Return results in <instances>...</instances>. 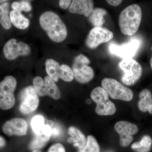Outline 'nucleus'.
Instances as JSON below:
<instances>
[{
    "label": "nucleus",
    "mask_w": 152,
    "mask_h": 152,
    "mask_svg": "<svg viewBox=\"0 0 152 152\" xmlns=\"http://www.w3.org/2000/svg\"><path fill=\"white\" fill-rule=\"evenodd\" d=\"M39 23L49 38L55 42H61L67 36L65 24L54 12L47 11L42 14L39 18Z\"/></svg>",
    "instance_id": "f257e3e1"
},
{
    "label": "nucleus",
    "mask_w": 152,
    "mask_h": 152,
    "mask_svg": "<svg viewBox=\"0 0 152 152\" xmlns=\"http://www.w3.org/2000/svg\"><path fill=\"white\" fill-rule=\"evenodd\" d=\"M142 12L140 7L134 4L122 11L119 17V25L123 34L132 36L135 34L140 25Z\"/></svg>",
    "instance_id": "f03ea898"
},
{
    "label": "nucleus",
    "mask_w": 152,
    "mask_h": 152,
    "mask_svg": "<svg viewBox=\"0 0 152 152\" xmlns=\"http://www.w3.org/2000/svg\"><path fill=\"white\" fill-rule=\"evenodd\" d=\"M92 99L96 104L95 112L100 115H111L116 111L115 104L109 99V94L103 88H95L91 93Z\"/></svg>",
    "instance_id": "7ed1b4c3"
},
{
    "label": "nucleus",
    "mask_w": 152,
    "mask_h": 152,
    "mask_svg": "<svg viewBox=\"0 0 152 152\" xmlns=\"http://www.w3.org/2000/svg\"><path fill=\"white\" fill-rule=\"evenodd\" d=\"M102 85L113 99L126 102L132 99V91L115 79L105 78L102 81Z\"/></svg>",
    "instance_id": "20e7f679"
},
{
    "label": "nucleus",
    "mask_w": 152,
    "mask_h": 152,
    "mask_svg": "<svg viewBox=\"0 0 152 152\" xmlns=\"http://www.w3.org/2000/svg\"><path fill=\"white\" fill-rule=\"evenodd\" d=\"M119 66L124 72L122 77V82L126 86L135 84L142 75L141 66L133 58L124 59L120 62Z\"/></svg>",
    "instance_id": "39448f33"
},
{
    "label": "nucleus",
    "mask_w": 152,
    "mask_h": 152,
    "mask_svg": "<svg viewBox=\"0 0 152 152\" xmlns=\"http://www.w3.org/2000/svg\"><path fill=\"white\" fill-rule=\"evenodd\" d=\"M90 63V60L84 55L80 54L75 58L72 70L74 77L79 83H86L94 78V71L88 66Z\"/></svg>",
    "instance_id": "423d86ee"
},
{
    "label": "nucleus",
    "mask_w": 152,
    "mask_h": 152,
    "mask_svg": "<svg viewBox=\"0 0 152 152\" xmlns=\"http://www.w3.org/2000/svg\"><path fill=\"white\" fill-rule=\"evenodd\" d=\"M141 45L140 40L138 38H133L127 42L121 45L111 43L109 46V52L124 59L132 58L138 51Z\"/></svg>",
    "instance_id": "0eeeda50"
},
{
    "label": "nucleus",
    "mask_w": 152,
    "mask_h": 152,
    "mask_svg": "<svg viewBox=\"0 0 152 152\" xmlns=\"http://www.w3.org/2000/svg\"><path fill=\"white\" fill-rule=\"evenodd\" d=\"M21 103L19 109L24 114L31 113L37 110L39 104V99L33 86L23 89L20 93Z\"/></svg>",
    "instance_id": "6e6552de"
},
{
    "label": "nucleus",
    "mask_w": 152,
    "mask_h": 152,
    "mask_svg": "<svg viewBox=\"0 0 152 152\" xmlns=\"http://www.w3.org/2000/svg\"><path fill=\"white\" fill-rule=\"evenodd\" d=\"M113 37V33L108 29L103 27H95L90 31L86 44L89 48L94 49L101 44L107 42Z\"/></svg>",
    "instance_id": "1a4fd4ad"
},
{
    "label": "nucleus",
    "mask_w": 152,
    "mask_h": 152,
    "mask_svg": "<svg viewBox=\"0 0 152 152\" xmlns=\"http://www.w3.org/2000/svg\"><path fill=\"white\" fill-rule=\"evenodd\" d=\"M4 54L7 59L14 60L20 56H27L31 52V48L24 42H17L16 39L9 40L3 48Z\"/></svg>",
    "instance_id": "9d476101"
},
{
    "label": "nucleus",
    "mask_w": 152,
    "mask_h": 152,
    "mask_svg": "<svg viewBox=\"0 0 152 152\" xmlns=\"http://www.w3.org/2000/svg\"><path fill=\"white\" fill-rule=\"evenodd\" d=\"M115 130L120 136V145L127 147L133 141V135L138 132L137 126L126 121L118 122L115 125Z\"/></svg>",
    "instance_id": "9b49d317"
},
{
    "label": "nucleus",
    "mask_w": 152,
    "mask_h": 152,
    "mask_svg": "<svg viewBox=\"0 0 152 152\" xmlns=\"http://www.w3.org/2000/svg\"><path fill=\"white\" fill-rule=\"evenodd\" d=\"M28 124L24 119L15 118L6 122L2 126L3 132L9 136H23L27 134Z\"/></svg>",
    "instance_id": "f8f14e48"
},
{
    "label": "nucleus",
    "mask_w": 152,
    "mask_h": 152,
    "mask_svg": "<svg viewBox=\"0 0 152 152\" xmlns=\"http://www.w3.org/2000/svg\"><path fill=\"white\" fill-rule=\"evenodd\" d=\"M93 0H72L69 7L70 12L89 16L94 10Z\"/></svg>",
    "instance_id": "ddd939ff"
},
{
    "label": "nucleus",
    "mask_w": 152,
    "mask_h": 152,
    "mask_svg": "<svg viewBox=\"0 0 152 152\" xmlns=\"http://www.w3.org/2000/svg\"><path fill=\"white\" fill-rule=\"evenodd\" d=\"M68 134L70 137L68 139V141L70 143H73L75 147L81 150L86 146L87 139L83 133L80 130L75 127L71 126L69 128Z\"/></svg>",
    "instance_id": "4468645a"
},
{
    "label": "nucleus",
    "mask_w": 152,
    "mask_h": 152,
    "mask_svg": "<svg viewBox=\"0 0 152 152\" xmlns=\"http://www.w3.org/2000/svg\"><path fill=\"white\" fill-rule=\"evenodd\" d=\"M139 108L142 112L148 111L152 114V95L149 90L144 89L140 94Z\"/></svg>",
    "instance_id": "2eb2a0df"
},
{
    "label": "nucleus",
    "mask_w": 152,
    "mask_h": 152,
    "mask_svg": "<svg viewBox=\"0 0 152 152\" xmlns=\"http://www.w3.org/2000/svg\"><path fill=\"white\" fill-rule=\"evenodd\" d=\"M10 17L11 23L18 28L24 30L29 26V20L23 15L20 12L13 10L10 13Z\"/></svg>",
    "instance_id": "dca6fc26"
},
{
    "label": "nucleus",
    "mask_w": 152,
    "mask_h": 152,
    "mask_svg": "<svg viewBox=\"0 0 152 152\" xmlns=\"http://www.w3.org/2000/svg\"><path fill=\"white\" fill-rule=\"evenodd\" d=\"M107 13L105 10L97 8L94 9L89 16V20L91 23L95 27H102L105 22L104 16Z\"/></svg>",
    "instance_id": "f3484780"
},
{
    "label": "nucleus",
    "mask_w": 152,
    "mask_h": 152,
    "mask_svg": "<svg viewBox=\"0 0 152 152\" xmlns=\"http://www.w3.org/2000/svg\"><path fill=\"white\" fill-rule=\"evenodd\" d=\"M46 71L50 77L54 82H58L59 78L60 65L56 60L48 59L45 62Z\"/></svg>",
    "instance_id": "a211bd4d"
},
{
    "label": "nucleus",
    "mask_w": 152,
    "mask_h": 152,
    "mask_svg": "<svg viewBox=\"0 0 152 152\" xmlns=\"http://www.w3.org/2000/svg\"><path fill=\"white\" fill-rule=\"evenodd\" d=\"M9 3L0 4V24L6 30L10 29L12 27L9 16Z\"/></svg>",
    "instance_id": "6ab92c4d"
},
{
    "label": "nucleus",
    "mask_w": 152,
    "mask_h": 152,
    "mask_svg": "<svg viewBox=\"0 0 152 152\" xmlns=\"http://www.w3.org/2000/svg\"><path fill=\"white\" fill-rule=\"evenodd\" d=\"M152 140L150 136L143 137L140 142H136L131 146V148L136 152H149L151 149Z\"/></svg>",
    "instance_id": "aec40b11"
},
{
    "label": "nucleus",
    "mask_w": 152,
    "mask_h": 152,
    "mask_svg": "<svg viewBox=\"0 0 152 152\" xmlns=\"http://www.w3.org/2000/svg\"><path fill=\"white\" fill-rule=\"evenodd\" d=\"M44 81L46 87L48 96L55 100L60 99L61 97V92L59 89L55 84L54 81L49 76L45 77Z\"/></svg>",
    "instance_id": "412c9836"
},
{
    "label": "nucleus",
    "mask_w": 152,
    "mask_h": 152,
    "mask_svg": "<svg viewBox=\"0 0 152 152\" xmlns=\"http://www.w3.org/2000/svg\"><path fill=\"white\" fill-rule=\"evenodd\" d=\"M17 82L12 76H7L0 83V93H14L16 88Z\"/></svg>",
    "instance_id": "4be33fe9"
},
{
    "label": "nucleus",
    "mask_w": 152,
    "mask_h": 152,
    "mask_svg": "<svg viewBox=\"0 0 152 152\" xmlns=\"http://www.w3.org/2000/svg\"><path fill=\"white\" fill-rule=\"evenodd\" d=\"M15 98L14 93H0V109L10 110L15 105Z\"/></svg>",
    "instance_id": "5701e85b"
},
{
    "label": "nucleus",
    "mask_w": 152,
    "mask_h": 152,
    "mask_svg": "<svg viewBox=\"0 0 152 152\" xmlns=\"http://www.w3.org/2000/svg\"><path fill=\"white\" fill-rule=\"evenodd\" d=\"M50 137L46 135L43 134L36 135L30 143L29 148L31 150H39L45 145L50 140Z\"/></svg>",
    "instance_id": "b1692460"
},
{
    "label": "nucleus",
    "mask_w": 152,
    "mask_h": 152,
    "mask_svg": "<svg viewBox=\"0 0 152 152\" xmlns=\"http://www.w3.org/2000/svg\"><path fill=\"white\" fill-rule=\"evenodd\" d=\"M45 119L42 115L34 116L31 121V126L34 132L36 135L42 134V130L45 126Z\"/></svg>",
    "instance_id": "393cba45"
},
{
    "label": "nucleus",
    "mask_w": 152,
    "mask_h": 152,
    "mask_svg": "<svg viewBox=\"0 0 152 152\" xmlns=\"http://www.w3.org/2000/svg\"><path fill=\"white\" fill-rule=\"evenodd\" d=\"M58 76L59 78L67 82L72 81L75 77L72 69L66 64L60 66Z\"/></svg>",
    "instance_id": "a878e982"
},
{
    "label": "nucleus",
    "mask_w": 152,
    "mask_h": 152,
    "mask_svg": "<svg viewBox=\"0 0 152 152\" xmlns=\"http://www.w3.org/2000/svg\"><path fill=\"white\" fill-rule=\"evenodd\" d=\"M33 87L37 95L41 96L48 95L45 81L41 77H35L33 80Z\"/></svg>",
    "instance_id": "bb28decb"
},
{
    "label": "nucleus",
    "mask_w": 152,
    "mask_h": 152,
    "mask_svg": "<svg viewBox=\"0 0 152 152\" xmlns=\"http://www.w3.org/2000/svg\"><path fill=\"white\" fill-rule=\"evenodd\" d=\"M79 152H100L99 146L94 136H88L86 146Z\"/></svg>",
    "instance_id": "cd10ccee"
},
{
    "label": "nucleus",
    "mask_w": 152,
    "mask_h": 152,
    "mask_svg": "<svg viewBox=\"0 0 152 152\" xmlns=\"http://www.w3.org/2000/svg\"><path fill=\"white\" fill-rule=\"evenodd\" d=\"M12 7L15 10L21 12H29L31 10V6L30 3L26 1H23L20 2H14L12 5Z\"/></svg>",
    "instance_id": "c85d7f7f"
},
{
    "label": "nucleus",
    "mask_w": 152,
    "mask_h": 152,
    "mask_svg": "<svg viewBox=\"0 0 152 152\" xmlns=\"http://www.w3.org/2000/svg\"><path fill=\"white\" fill-rule=\"evenodd\" d=\"M48 152H66V150L61 144L56 143L50 147Z\"/></svg>",
    "instance_id": "c756f323"
},
{
    "label": "nucleus",
    "mask_w": 152,
    "mask_h": 152,
    "mask_svg": "<svg viewBox=\"0 0 152 152\" xmlns=\"http://www.w3.org/2000/svg\"><path fill=\"white\" fill-rule=\"evenodd\" d=\"M52 133H53V129L51 126L48 124L45 125L42 130V134H43L46 135L51 137L52 136Z\"/></svg>",
    "instance_id": "7c9ffc66"
},
{
    "label": "nucleus",
    "mask_w": 152,
    "mask_h": 152,
    "mask_svg": "<svg viewBox=\"0 0 152 152\" xmlns=\"http://www.w3.org/2000/svg\"><path fill=\"white\" fill-rule=\"evenodd\" d=\"M72 0H60L59 6L61 8L66 10L69 7Z\"/></svg>",
    "instance_id": "2f4dec72"
},
{
    "label": "nucleus",
    "mask_w": 152,
    "mask_h": 152,
    "mask_svg": "<svg viewBox=\"0 0 152 152\" xmlns=\"http://www.w3.org/2000/svg\"><path fill=\"white\" fill-rule=\"evenodd\" d=\"M53 129V133H52V136L53 137L56 138L59 137L61 135V130L60 129L59 127L56 126L54 127Z\"/></svg>",
    "instance_id": "473e14b6"
},
{
    "label": "nucleus",
    "mask_w": 152,
    "mask_h": 152,
    "mask_svg": "<svg viewBox=\"0 0 152 152\" xmlns=\"http://www.w3.org/2000/svg\"><path fill=\"white\" fill-rule=\"evenodd\" d=\"M123 1V0H107V1L110 5L113 7H117L121 4Z\"/></svg>",
    "instance_id": "72a5a7b5"
},
{
    "label": "nucleus",
    "mask_w": 152,
    "mask_h": 152,
    "mask_svg": "<svg viewBox=\"0 0 152 152\" xmlns=\"http://www.w3.org/2000/svg\"><path fill=\"white\" fill-rule=\"evenodd\" d=\"M5 141L2 137L0 136V148L4 147L5 145Z\"/></svg>",
    "instance_id": "f704fd0d"
},
{
    "label": "nucleus",
    "mask_w": 152,
    "mask_h": 152,
    "mask_svg": "<svg viewBox=\"0 0 152 152\" xmlns=\"http://www.w3.org/2000/svg\"><path fill=\"white\" fill-rule=\"evenodd\" d=\"M8 1H9V0H0V4H2V3H5Z\"/></svg>",
    "instance_id": "c9c22d12"
},
{
    "label": "nucleus",
    "mask_w": 152,
    "mask_h": 152,
    "mask_svg": "<svg viewBox=\"0 0 152 152\" xmlns=\"http://www.w3.org/2000/svg\"><path fill=\"white\" fill-rule=\"evenodd\" d=\"M152 51V47L151 48ZM150 65H151V69H152V56L151 58V61H150Z\"/></svg>",
    "instance_id": "e433bc0d"
},
{
    "label": "nucleus",
    "mask_w": 152,
    "mask_h": 152,
    "mask_svg": "<svg viewBox=\"0 0 152 152\" xmlns=\"http://www.w3.org/2000/svg\"><path fill=\"white\" fill-rule=\"evenodd\" d=\"M91 101L90 100V99H88L87 100L86 103L87 104H90L91 103Z\"/></svg>",
    "instance_id": "4c0bfd02"
},
{
    "label": "nucleus",
    "mask_w": 152,
    "mask_h": 152,
    "mask_svg": "<svg viewBox=\"0 0 152 152\" xmlns=\"http://www.w3.org/2000/svg\"><path fill=\"white\" fill-rule=\"evenodd\" d=\"M32 152H42L39 150H34Z\"/></svg>",
    "instance_id": "58836bf2"
}]
</instances>
